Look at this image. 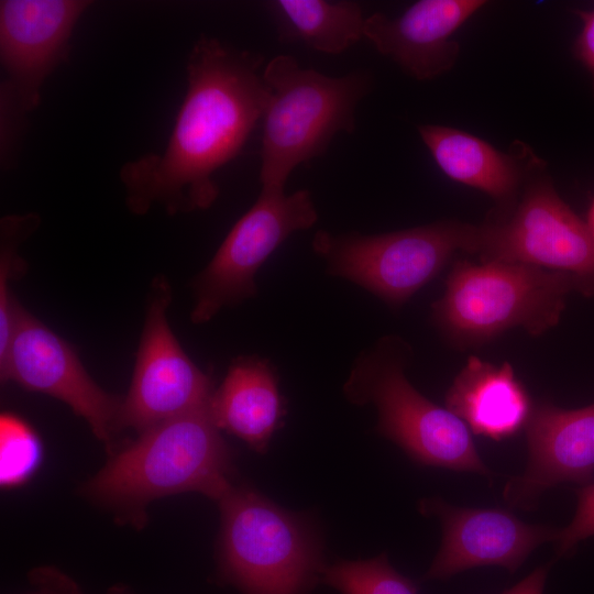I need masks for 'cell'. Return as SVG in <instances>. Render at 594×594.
Segmentation results:
<instances>
[{"label":"cell","instance_id":"6da1fadb","mask_svg":"<svg viewBox=\"0 0 594 594\" xmlns=\"http://www.w3.org/2000/svg\"><path fill=\"white\" fill-rule=\"evenodd\" d=\"M263 57L201 35L187 59V90L162 153L145 154L119 172L129 210L154 205L169 215L210 208L215 174L235 158L262 120L270 90Z\"/></svg>","mask_w":594,"mask_h":594},{"label":"cell","instance_id":"7a4b0ae2","mask_svg":"<svg viewBox=\"0 0 594 594\" xmlns=\"http://www.w3.org/2000/svg\"><path fill=\"white\" fill-rule=\"evenodd\" d=\"M233 451L216 425L210 404L156 425L82 486L86 497L141 527L160 498L199 493L218 502L235 483Z\"/></svg>","mask_w":594,"mask_h":594},{"label":"cell","instance_id":"3957f363","mask_svg":"<svg viewBox=\"0 0 594 594\" xmlns=\"http://www.w3.org/2000/svg\"><path fill=\"white\" fill-rule=\"evenodd\" d=\"M263 77L270 97L262 118L260 182L285 188L293 170L324 154L339 132H354L356 108L372 77L362 70L327 76L300 67L292 55L273 57Z\"/></svg>","mask_w":594,"mask_h":594},{"label":"cell","instance_id":"277c9868","mask_svg":"<svg viewBox=\"0 0 594 594\" xmlns=\"http://www.w3.org/2000/svg\"><path fill=\"white\" fill-rule=\"evenodd\" d=\"M222 579L242 594H305L321 573V546L310 521L248 484L217 502Z\"/></svg>","mask_w":594,"mask_h":594},{"label":"cell","instance_id":"5b68a950","mask_svg":"<svg viewBox=\"0 0 594 594\" xmlns=\"http://www.w3.org/2000/svg\"><path fill=\"white\" fill-rule=\"evenodd\" d=\"M573 290L574 280L563 273L462 260L453 265L433 316L447 336L463 346L485 343L517 327L537 337L559 322Z\"/></svg>","mask_w":594,"mask_h":594},{"label":"cell","instance_id":"8992f818","mask_svg":"<svg viewBox=\"0 0 594 594\" xmlns=\"http://www.w3.org/2000/svg\"><path fill=\"white\" fill-rule=\"evenodd\" d=\"M403 349L385 339L363 352L344 383L346 398L356 405L373 404L378 413L377 432L415 462L491 476L468 426L408 382Z\"/></svg>","mask_w":594,"mask_h":594},{"label":"cell","instance_id":"52a82bcc","mask_svg":"<svg viewBox=\"0 0 594 594\" xmlns=\"http://www.w3.org/2000/svg\"><path fill=\"white\" fill-rule=\"evenodd\" d=\"M480 227L440 221L382 233L318 231L312 249L328 272L351 280L392 307L405 304L460 251L477 253Z\"/></svg>","mask_w":594,"mask_h":594},{"label":"cell","instance_id":"ba28073f","mask_svg":"<svg viewBox=\"0 0 594 594\" xmlns=\"http://www.w3.org/2000/svg\"><path fill=\"white\" fill-rule=\"evenodd\" d=\"M318 219L310 193L261 187L252 207L234 223L216 254L194 282V323L211 320L222 308L256 294L255 274L294 232Z\"/></svg>","mask_w":594,"mask_h":594},{"label":"cell","instance_id":"9c48e42d","mask_svg":"<svg viewBox=\"0 0 594 594\" xmlns=\"http://www.w3.org/2000/svg\"><path fill=\"white\" fill-rule=\"evenodd\" d=\"M476 254L566 274L594 297V235L547 179L532 182L510 216L480 227Z\"/></svg>","mask_w":594,"mask_h":594},{"label":"cell","instance_id":"30bf717a","mask_svg":"<svg viewBox=\"0 0 594 594\" xmlns=\"http://www.w3.org/2000/svg\"><path fill=\"white\" fill-rule=\"evenodd\" d=\"M172 288L163 276L151 286L133 376L120 427L139 433L210 404L213 386L185 353L167 320Z\"/></svg>","mask_w":594,"mask_h":594},{"label":"cell","instance_id":"8fae6325","mask_svg":"<svg viewBox=\"0 0 594 594\" xmlns=\"http://www.w3.org/2000/svg\"><path fill=\"white\" fill-rule=\"evenodd\" d=\"M0 377L63 402L86 420L110 454L114 452L122 400L102 389L74 348L21 305Z\"/></svg>","mask_w":594,"mask_h":594},{"label":"cell","instance_id":"7c38bea8","mask_svg":"<svg viewBox=\"0 0 594 594\" xmlns=\"http://www.w3.org/2000/svg\"><path fill=\"white\" fill-rule=\"evenodd\" d=\"M82 0H2L1 91L24 113L41 102L45 79L66 61L73 30L90 6Z\"/></svg>","mask_w":594,"mask_h":594},{"label":"cell","instance_id":"4fadbf2b","mask_svg":"<svg viewBox=\"0 0 594 594\" xmlns=\"http://www.w3.org/2000/svg\"><path fill=\"white\" fill-rule=\"evenodd\" d=\"M419 509L442 526L441 547L424 580H447L486 565L514 573L537 547L559 535V529L526 524L499 508L455 507L435 497L420 501Z\"/></svg>","mask_w":594,"mask_h":594},{"label":"cell","instance_id":"5bb4252c","mask_svg":"<svg viewBox=\"0 0 594 594\" xmlns=\"http://www.w3.org/2000/svg\"><path fill=\"white\" fill-rule=\"evenodd\" d=\"M528 458L524 472L504 487L513 508L529 510L561 483H587L594 473V404L563 409L550 403L532 407L525 426Z\"/></svg>","mask_w":594,"mask_h":594},{"label":"cell","instance_id":"9a60e30c","mask_svg":"<svg viewBox=\"0 0 594 594\" xmlns=\"http://www.w3.org/2000/svg\"><path fill=\"white\" fill-rule=\"evenodd\" d=\"M484 6L482 0H420L396 18L366 16L363 36L413 78L429 80L454 66L460 46L453 35Z\"/></svg>","mask_w":594,"mask_h":594},{"label":"cell","instance_id":"2e32d148","mask_svg":"<svg viewBox=\"0 0 594 594\" xmlns=\"http://www.w3.org/2000/svg\"><path fill=\"white\" fill-rule=\"evenodd\" d=\"M446 407L475 435L501 441L525 428L530 396L510 363L470 356L446 394Z\"/></svg>","mask_w":594,"mask_h":594},{"label":"cell","instance_id":"e0dca14e","mask_svg":"<svg viewBox=\"0 0 594 594\" xmlns=\"http://www.w3.org/2000/svg\"><path fill=\"white\" fill-rule=\"evenodd\" d=\"M211 416L222 431L263 453L285 414L277 377L268 361L239 358L215 389Z\"/></svg>","mask_w":594,"mask_h":594},{"label":"cell","instance_id":"ac0fdd59","mask_svg":"<svg viewBox=\"0 0 594 594\" xmlns=\"http://www.w3.org/2000/svg\"><path fill=\"white\" fill-rule=\"evenodd\" d=\"M418 132L439 168L450 179L502 202L516 194L524 168L514 156L451 127L425 124Z\"/></svg>","mask_w":594,"mask_h":594},{"label":"cell","instance_id":"d6986e66","mask_svg":"<svg viewBox=\"0 0 594 594\" xmlns=\"http://www.w3.org/2000/svg\"><path fill=\"white\" fill-rule=\"evenodd\" d=\"M268 7L280 38L321 53H342L363 37L365 18L353 1L276 0Z\"/></svg>","mask_w":594,"mask_h":594},{"label":"cell","instance_id":"ffe728a7","mask_svg":"<svg viewBox=\"0 0 594 594\" xmlns=\"http://www.w3.org/2000/svg\"><path fill=\"white\" fill-rule=\"evenodd\" d=\"M38 224L40 217L34 213L6 216L0 222V361L10 345L20 306L10 289L24 270L19 248Z\"/></svg>","mask_w":594,"mask_h":594},{"label":"cell","instance_id":"44dd1931","mask_svg":"<svg viewBox=\"0 0 594 594\" xmlns=\"http://www.w3.org/2000/svg\"><path fill=\"white\" fill-rule=\"evenodd\" d=\"M321 578L341 594H418L416 584L396 571L385 553L369 560H339L323 566Z\"/></svg>","mask_w":594,"mask_h":594},{"label":"cell","instance_id":"7402d4cb","mask_svg":"<svg viewBox=\"0 0 594 594\" xmlns=\"http://www.w3.org/2000/svg\"><path fill=\"white\" fill-rule=\"evenodd\" d=\"M43 447L35 430L21 417H0V484L12 488L26 483L37 471Z\"/></svg>","mask_w":594,"mask_h":594},{"label":"cell","instance_id":"603a6c76","mask_svg":"<svg viewBox=\"0 0 594 594\" xmlns=\"http://www.w3.org/2000/svg\"><path fill=\"white\" fill-rule=\"evenodd\" d=\"M594 535V483L578 490V507L569 526L559 530L558 554L563 556L575 544Z\"/></svg>","mask_w":594,"mask_h":594},{"label":"cell","instance_id":"cb8c5ba5","mask_svg":"<svg viewBox=\"0 0 594 594\" xmlns=\"http://www.w3.org/2000/svg\"><path fill=\"white\" fill-rule=\"evenodd\" d=\"M35 590L28 594H81L74 580L54 568H40L31 572Z\"/></svg>","mask_w":594,"mask_h":594},{"label":"cell","instance_id":"d4e9b609","mask_svg":"<svg viewBox=\"0 0 594 594\" xmlns=\"http://www.w3.org/2000/svg\"><path fill=\"white\" fill-rule=\"evenodd\" d=\"M576 14L582 21V28L574 41L573 53L591 74L594 89V9L578 11Z\"/></svg>","mask_w":594,"mask_h":594},{"label":"cell","instance_id":"484cf974","mask_svg":"<svg viewBox=\"0 0 594 594\" xmlns=\"http://www.w3.org/2000/svg\"><path fill=\"white\" fill-rule=\"evenodd\" d=\"M549 564H543L530 572L520 582L502 594H543Z\"/></svg>","mask_w":594,"mask_h":594},{"label":"cell","instance_id":"4316f807","mask_svg":"<svg viewBox=\"0 0 594 594\" xmlns=\"http://www.w3.org/2000/svg\"><path fill=\"white\" fill-rule=\"evenodd\" d=\"M587 224L594 235V200L588 209V213H587Z\"/></svg>","mask_w":594,"mask_h":594},{"label":"cell","instance_id":"83f0119b","mask_svg":"<svg viewBox=\"0 0 594 594\" xmlns=\"http://www.w3.org/2000/svg\"><path fill=\"white\" fill-rule=\"evenodd\" d=\"M110 594H129V593L125 590L118 587V588H112L110 591Z\"/></svg>","mask_w":594,"mask_h":594}]
</instances>
